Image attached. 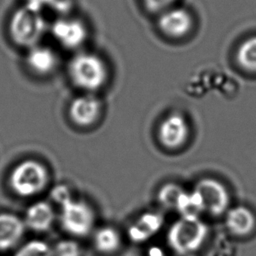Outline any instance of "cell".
<instances>
[{"mask_svg": "<svg viewBox=\"0 0 256 256\" xmlns=\"http://www.w3.org/2000/svg\"><path fill=\"white\" fill-rule=\"evenodd\" d=\"M208 235L204 221L195 216H181L168 229L167 240L171 248L179 254L197 251Z\"/></svg>", "mask_w": 256, "mask_h": 256, "instance_id": "cell-1", "label": "cell"}, {"mask_svg": "<svg viewBox=\"0 0 256 256\" xmlns=\"http://www.w3.org/2000/svg\"><path fill=\"white\" fill-rule=\"evenodd\" d=\"M68 72L72 82L79 88L94 91L101 88L108 77L104 61L93 53H79L69 62Z\"/></svg>", "mask_w": 256, "mask_h": 256, "instance_id": "cell-2", "label": "cell"}, {"mask_svg": "<svg viewBox=\"0 0 256 256\" xmlns=\"http://www.w3.org/2000/svg\"><path fill=\"white\" fill-rule=\"evenodd\" d=\"M46 29L42 13L26 6L16 9L10 17L9 34L14 43L29 49L41 40Z\"/></svg>", "mask_w": 256, "mask_h": 256, "instance_id": "cell-3", "label": "cell"}, {"mask_svg": "<svg viewBox=\"0 0 256 256\" xmlns=\"http://www.w3.org/2000/svg\"><path fill=\"white\" fill-rule=\"evenodd\" d=\"M47 182V169L35 160H25L17 164L9 178L12 190L22 197L37 195L45 188Z\"/></svg>", "mask_w": 256, "mask_h": 256, "instance_id": "cell-4", "label": "cell"}, {"mask_svg": "<svg viewBox=\"0 0 256 256\" xmlns=\"http://www.w3.org/2000/svg\"><path fill=\"white\" fill-rule=\"evenodd\" d=\"M95 216L84 201L70 199L61 205L60 222L63 229L74 236H85L93 228Z\"/></svg>", "mask_w": 256, "mask_h": 256, "instance_id": "cell-5", "label": "cell"}, {"mask_svg": "<svg viewBox=\"0 0 256 256\" xmlns=\"http://www.w3.org/2000/svg\"><path fill=\"white\" fill-rule=\"evenodd\" d=\"M194 190L201 198L204 212L216 216L222 214L228 208V191L218 180L213 178H203L196 183Z\"/></svg>", "mask_w": 256, "mask_h": 256, "instance_id": "cell-6", "label": "cell"}, {"mask_svg": "<svg viewBox=\"0 0 256 256\" xmlns=\"http://www.w3.org/2000/svg\"><path fill=\"white\" fill-rule=\"evenodd\" d=\"M189 135V127L186 119L177 113L165 117L158 128L160 143L169 149L181 147Z\"/></svg>", "mask_w": 256, "mask_h": 256, "instance_id": "cell-7", "label": "cell"}, {"mask_svg": "<svg viewBox=\"0 0 256 256\" xmlns=\"http://www.w3.org/2000/svg\"><path fill=\"white\" fill-rule=\"evenodd\" d=\"M53 37L64 47L74 49L84 43L87 38L85 25L77 20L70 18H59L51 26Z\"/></svg>", "mask_w": 256, "mask_h": 256, "instance_id": "cell-8", "label": "cell"}, {"mask_svg": "<svg viewBox=\"0 0 256 256\" xmlns=\"http://www.w3.org/2000/svg\"><path fill=\"white\" fill-rule=\"evenodd\" d=\"M193 26L190 13L184 8H169L158 19L159 29L167 36L180 38L189 33Z\"/></svg>", "mask_w": 256, "mask_h": 256, "instance_id": "cell-9", "label": "cell"}, {"mask_svg": "<svg viewBox=\"0 0 256 256\" xmlns=\"http://www.w3.org/2000/svg\"><path fill=\"white\" fill-rule=\"evenodd\" d=\"M101 111L100 101L93 95L78 96L69 106V116L78 126L92 125L99 117Z\"/></svg>", "mask_w": 256, "mask_h": 256, "instance_id": "cell-10", "label": "cell"}, {"mask_svg": "<svg viewBox=\"0 0 256 256\" xmlns=\"http://www.w3.org/2000/svg\"><path fill=\"white\" fill-rule=\"evenodd\" d=\"M25 60L27 67L37 75L50 74L58 64V58L54 50L41 44L27 49Z\"/></svg>", "mask_w": 256, "mask_h": 256, "instance_id": "cell-11", "label": "cell"}, {"mask_svg": "<svg viewBox=\"0 0 256 256\" xmlns=\"http://www.w3.org/2000/svg\"><path fill=\"white\" fill-rule=\"evenodd\" d=\"M225 223L232 234L246 236L254 230L256 226V217L249 208L239 205L228 210Z\"/></svg>", "mask_w": 256, "mask_h": 256, "instance_id": "cell-12", "label": "cell"}, {"mask_svg": "<svg viewBox=\"0 0 256 256\" xmlns=\"http://www.w3.org/2000/svg\"><path fill=\"white\" fill-rule=\"evenodd\" d=\"M24 221L10 213H0V251L12 248L22 238Z\"/></svg>", "mask_w": 256, "mask_h": 256, "instance_id": "cell-13", "label": "cell"}, {"mask_svg": "<svg viewBox=\"0 0 256 256\" xmlns=\"http://www.w3.org/2000/svg\"><path fill=\"white\" fill-rule=\"evenodd\" d=\"M54 220V211L46 201H37L30 205L25 213L24 224L31 230L43 232L48 230Z\"/></svg>", "mask_w": 256, "mask_h": 256, "instance_id": "cell-14", "label": "cell"}, {"mask_svg": "<svg viewBox=\"0 0 256 256\" xmlns=\"http://www.w3.org/2000/svg\"><path fill=\"white\" fill-rule=\"evenodd\" d=\"M163 224V217L158 213L142 214L128 229V235L134 242H144L156 234Z\"/></svg>", "mask_w": 256, "mask_h": 256, "instance_id": "cell-15", "label": "cell"}, {"mask_svg": "<svg viewBox=\"0 0 256 256\" xmlns=\"http://www.w3.org/2000/svg\"><path fill=\"white\" fill-rule=\"evenodd\" d=\"M95 248L104 254H110L120 247L121 237L119 232L111 226L99 228L93 237Z\"/></svg>", "mask_w": 256, "mask_h": 256, "instance_id": "cell-16", "label": "cell"}, {"mask_svg": "<svg viewBox=\"0 0 256 256\" xmlns=\"http://www.w3.org/2000/svg\"><path fill=\"white\" fill-rule=\"evenodd\" d=\"M236 61L244 70L256 72V36L247 38L239 45Z\"/></svg>", "mask_w": 256, "mask_h": 256, "instance_id": "cell-17", "label": "cell"}, {"mask_svg": "<svg viewBox=\"0 0 256 256\" xmlns=\"http://www.w3.org/2000/svg\"><path fill=\"white\" fill-rule=\"evenodd\" d=\"M175 209L181 214V216L199 217V215L204 212L201 198L194 189L190 192H183Z\"/></svg>", "mask_w": 256, "mask_h": 256, "instance_id": "cell-18", "label": "cell"}, {"mask_svg": "<svg viewBox=\"0 0 256 256\" xmlns=\"http://www.w3.org/2000/svg\"><path fill=\"white\" fill-rule=\"evenodd\" d=\"M14 256H54V253L45 241L31 240L20 247Z\"/></svg>", "mask_w": 256, "mask_h": 256, "instance_id": "cell-19", "label": "cell"}, {"mask_svg": "<svg viewBox=\"0 0 256 256\" xmlns=\"http://www.w3.org/2000/svg\"><path fill=\"white\" fill-rule=\"evenodd\" d=\"M183 192L184 190L177 184L168 183L163 185L158 191V200L163 206L175 209Z\"/></svg>", "mask_w": 256, "mask_h": 256, "instance_id": "cell-20", "label": "cell"}, {"mask_svg": "<svg viewBox=\"0 0 256 256\" xmlns=\"http://www.w3.org/2000/svg\"><path fill=\"white\" fill-rule=\"evenodd\" d=\"M54 256H80L81 249L77 242L73 240H61L59 241L54 249Z\"/></svg>", "mask_w": 256, "mask_h": 256, "instance_id": "cell-21", "label": "cell"}, {"mask_svg": "<svg viewBox=\"0 0 256 256\" xmlns=\"http://www.w3.org/2000/svg\"><path fill=\"white\" fill-rule=\"evenodd\" d=\"M23 5L40 13L47 8H54L57 10L66 8L63 0H24Z\"/></svg>", "mask_w": 256, "mask_h": 256, "instance_id": "cell-22", "label": "cell"}, {"mask_svg": "<svg viewBox=\"0 0 256 256\" xmlns=\"http://www.w3.org/2000/svg\"><path fill=\"white\" fill-rule=\"evenodd\" d=\"M145 8L149 12H163L170 8L176 0H142Z\"/></svg>", "mask_w": 256, "mask_h": 256, "instance_id": "cell-23", "label": "cell"}, {"mask_svg": "<svg viewBox=\"0 0 256 256\" xmlns=\"http://www.w3.org/2000/svg\"><path fill=\"white\" fill-rule=\"evenodd\" d=\"M51 196H52V199L55 202L59 203L60 205L72 199L70 196L69 189L64 185H57L56 187H54L51 192Z\"/></svg>", "mask_w": 256, "mask_h": 256, "instance_id": "cell-24", "label": "cell"}]
</instances>
